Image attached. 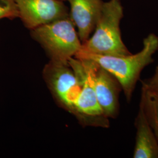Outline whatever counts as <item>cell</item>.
I'll return each mask as SVG.
<instances>
[{"label":"cell","instance_id":"obj_1","mask_svg":"<svg viewBox=\"0 0 158 158\" xmlns=\"http://www.w3.org/2000/svg\"><path fill=\"white\" fill-rule=\"evenodd\" d=\"M158 51V36L150 34L143 39L141 51L136 54L118 56L79 52L74 57L92 60L112 74L121 85L127 101L130 102L142 71L153 63V56Z\"/></svg>","mask_w":158,"mask_h":158},{"label":"cell","instance_id":"obj_2","mask_svg":"<svg viewBox=\"0 0 158 158\" xmlns=\"http://www.w3.org/2000/svg\"><path fill=\"white\" fill-rule=\"evenodd\" d=\"M123 10L121 0L104 2L94 33L82 44L79 52L118 56L131 55L121 37L120 23L124 17Z\"/></svg>","mask_w":158,"mask_h":158},{"label":"cell","instance_id":"obj_3","mask_svg":"<svg viewBox=\"0 0 158 158\" xmlns=\"http://www.w3.org/2000/svg\"><path fill=\"white\" fill-rule=\"evenodd\" d=\"M31 35L45 49L51 61L68 63L81 50L82 42L68 17L31 30Z\"/></svg>","mask_w":158,"mask_h":158},{"label":"cell","instance_id":"obj_4","mask_svg":"<svg viewBox=\"0 0 158 158\" xmlns=\"http://www.w3.org/2000/svg\"><path fill=\"white\" fill-rule=\"evenodd\" d=\"M68 63L73 70L81 85V90L75 104V113L81 115L87 123L107 127L104 116L96 96L94 73L97 64L89 59L72 57Z\"/></svg>","mask_w":158,"mask_h":158},{"label":"cell","instance_id":"obj_5","mask_svg":"<svg viewBox=\"0 0 158 158\" xmlns=\"http://www.w3.org/2000/svg\"><path fill=\"white\" fill-rule=\"evenodd\" d=\"M44 76L59 102L75 113V104L81 85L69 64L51 61L46 66Z\"/></svg>","mask_w":158,"mask_h":158},{"label":"cell","instance_id":"obj_6","mask_svg":"<svg viewBox=\"0 0 158 158\" xmlns=\"http://www.w3.org/2000/svg\"><path fill=\"white\" fill-rule=\"evenodd\" d=\"M19 18L30 30L69 17L68 7L62 0H15Z\"/></svg>","mask_w":158,"mask_h":158},{"label":"cell","instance_id":"obj_7","mask_svg":"<svg viewBox=\"0 0 158 158\" xmlns=\"http://www.w3.org/2000/svg\"><path fill=\"white\" fill-rule=\"evenodd\" d=\"M94 87L97 100L104 116L115 118L119 110V95L123 91L118 80L97 64L94 73Z\"/></svg>","mask_w":158,"mask_h":158},{"label":"cell","instance_id":"obj_8","mask_svg":"<svg viewBox=\"0 0 158 158\" xmlns=\"http://www.w3.org/2000/svg\"><path fill=\"white\" fill-rule=\"evenodd\" d=\"M70 4L69 17L76 28L79 38L85 42L90 37L100 15L102 0H66Z\"/></svg>","mask_w":158,"mask_h":158},{"label":"cell","instance_id":"obj_9","mask_svg":"<svg viewBox=\"0 0 158 158\" xmlns=\"http://www.w3.org/2000/svg\"><path fill=\"white\" fill-rule=\"evenodd\" d=\"M135 143L133 158H158V141L141 104L135 121Z\"/></svg>","mask_w":158,"mask_h":158},{"label":"cell","instance_id":"obj_10","mask_svg":"<svg viewBox=\"0 0 158 158\" xmlns=\"http://www.w3.org/2000/svg\"><path fill=\"white\" fill-rule=\"evenodd\" d=\"M158 141V95L142 86L140 103Z\"/></svg>","mask_w":158,"mask_h":158},{"label":"cell","instance_id":"obj_11","mask_svg":"<svg viewBox=\"0 0 158 158\" xmlns=\"http://www.w3.org/2000/svg\"><path fill=\"white\" fill-rule=\"evenodd\" d=\"M19 18L15 0H0V19H14Z\"/></svg>","mask_w":158,"mask_h":158},{"label":"cell","instance_id":"obj_12","mask_svg":"<svg viewBox=\"0 0 158 158\" xmlns=\"http://www.w3.org/2000/svg\"><path fill=\"white\" fill-rule=\"evenodd\" d=\"M142 85L148 90L158 95V65L151 77L142 81Z\"/></svg>","mask_w":158,"mask_h":158},{"label":"cell","instance_id":"obj_13","mask_svg":"<svg viewBox=\"0 0 158 158\" xmlns=\"http://www.w3.org/2000/svg\"><path fill=\"white\" fill-rule=\"evenodd\" d=\"M62 1H66V0H62Z\"/></svg>","mask_w":158,"mask_h":158}]
</instances>
